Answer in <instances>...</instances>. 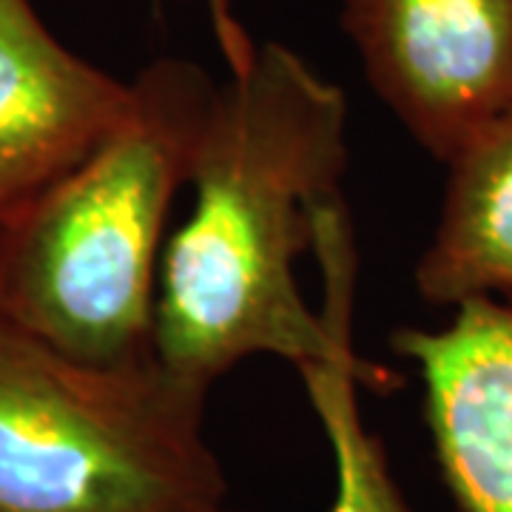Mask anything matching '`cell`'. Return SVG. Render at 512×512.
<instances>
[{
  "label": "cell",
  "instance_id": "obj_9",
  "mask_svg": "<svg viewBox=\"0 0 512 512\" xmlns=\"http://www.w3.org/2000/svg\"><path fill=\"white\" fill-rule=\"evenodd\" d=\"M205 3H208V18H211L214 40H217L222 57H225L228 74L242 72L254 57L256 43L234 15L231 0H205Z\"/></svg>",
  "mask_w": 512,
  "mask_h": 512
},
{
  "label": "cell",
  "instance_id": "obj_6",
  "mask_svg": "<svg viewBox=\"0 0 512 512\" xmlns=\"http://www.w3.org/2000/svg\"><path fill=\"white\" fill-rule=\"evenodd\" d=\"M128 94L131 83L60 43L32 0H0V217L72 168Z\"/></svg>",
  "mask_w": 512,
  "mask_h": 512
},
{
  "label": "cell",
  "instance_id": "obj_1",
  "mask_svg": "<svg viewBox=\"0 0 512 512\" xmlns=\"http://www.w3.org/2000/svg\"><path fill=\"white\" fill-rule=\"evenodd\" d=\"M348 97L282 43L217 83L191 180L194 208L165 242L154 353L202 384L276 356L296 370L350 339L359 256L342 180Z\"/></svg>",
  "mask_w": 512,
  "mask_h": 512
},
{
  "label": "cell",
  "instance_id": "obj_7",
  "mask_svg": "<svg viewBox=\"0 0 512 512\" xmlns=\"http://www.w3.org/2000/svg\"><path fill=\"white\" fill-rule=\"evenodd\" d=\"M416 291L444 308L512 299V106L447 160L444 202L416 265Z\"/></svg>",
  "mask_w": 512,
  "mask_h": 512
},
{
  "label": "cell",
  "instance_id": "obj_8",
  "mask_svg": "<svg viewBox=\"0 0 512 512\" xmlns=\"http://www.w3.org/2000/svg\"><path fill=\"white\" fill-rule=\"evenodd\" d=\"M299 376L333 453L336 493L330 512H410L390 473L384 444L367 430L359 407V384L393 390L399 373L362 359L348 339L330 359L299 367Z\"/></svg>",
  "mask_w": 512,
  "mask_h": 512
},
{
  "label": "cell",
  "instance_id": "obj_2",
  "mask_svg": "<svg viewBox=\"0 0 512 512\" xmlns=\"http://www.w3.org/2000/svg\"><path fill=\"white\" fill-rule=\"evenodd\" d=\"M211 74L151 60L126 111L72 168L0 217V313L92 365L154 353V305L171 202L191 180Z\"/></svg>",
  "mask_w": 512,
  "mask_h": 512
},
{
  "label": "cell",
  "instance_id": "obj_5",
  "mask_svg": "<svg viewBox=\"0 0 512 512\" xmlns=\"http://www.w3.org/2000/svg\"><path fill=\"white\" fill-rule=\"evenodd\" d=\"M393 350L424 384V419L456 512H512V299H473Z\"/></svg>",
  "mask_w": 512,
  "mask_h": 512
},
{
  "label": "cell",
  "instance_id": "obj_3",
  "mask_svg": "<svg viewBox=\"0 0 512 512\" xmlns=\"http://www.w3.org/2000/svg\"><path fill=\"white\" fill-rule=\"evenodd\" d=\"M208 384L157 353L92 365L0 313V512H220Z\"/></svg>",
  "mask_w": 512,
  "mask_h": 512
},
{
  "label": "cell",
  "instance_id": "obj_4",
  "mask_svg": "<svg viewBox=\"0 0 512 512\" xmlns=\"http://www.w3.org/2000/svg\"><path fill=\"white\" fill-rule=\"evenodd\" d=\"M373 92L441 163L512 106V0H339Z\"/></svg>",
  "mask_w": 512,
  "mask_h": 512
},
{
  "label": "cell",
  "instance_id": "obj_10",
  "mask_svg": "<svg viewBox=\"0 0 512 512\" xmlns=\"http://www.w3.org/2000/svg\"><path fill=\"white\" fill-rule=\"evenodd\" d=\"M220 512H242V510H228V507H225V510H220Z\"/></svg>",
  "mask_w": 512,
  "mask_h": 512
}]
</instances>
